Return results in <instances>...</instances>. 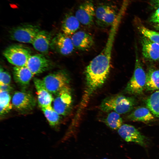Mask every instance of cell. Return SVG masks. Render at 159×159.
Segmentation results:
<instances>
[{"label": "cell", "instance_id": "6da1fadb", "mask_svg": "<svg viewBox=\"0 0 159 159\" xmlns=\"http://www.w3.org/2000/svg\"><path fill=\"white\" fill-rule=\"evenodd\" d=\"M116 19L111 26L105 45L99 54L95 57L85 70L86 85L85 91L91 95L105 83L109 74L112 49L119 25Z\"/></svg>", "mask_w": 159, "mask_h": 159}, {"label": "cell", "instance_id": "7a4b0ae2", "mask_svg": "<svg viewBox=\"0 0 159 159\" xmlns=\"http://www.w3.org/2000/svg\"><path fill=\"white\" fill-rule=\"evenodd\" d=\"M135 100L132 97L122 95L110 96L105 99L100 107L103 111L112 110L120 114H123L130 111L135 104Z\"/></svg>", "mask_w": 159, "mask_h": 159}, {"label": "cell", "instance_id": "3957f363", "mask_svg": "<svg viewBox=\"0 0 159 159\" xmlns=\"http://www.w3.org/2000/svg\"><path fill=\"white\" fill-rule=\"evenodd\" d=\"M136 52L134 71L127 84L125 90L129 94L138 95L142 94L145 89L146 74L143 67L137 52Z\"/></svg>", "mask_w": 159, "mask_h": 159}, {"label": "cell", "instance_id": "277c9868", "mask_svg": "<svg viewBox=\"0 0 159 159\" xmlns=\"http://www.w3.org/2000/svg\"><path fill=\"white\" fill-rule=\"evenodd\" d=\"M3 54L9 62L16 67L26 66L32 56L30 49L21 44H14L8 47Z\"/></svg>", "mask_w": 159, "mask_h": 159}, {"label": "cell", "instance_id": "5b68a950", "mask_svg": "<svg viewBox=\"0 0 159 159\" xmlns=\"http://www.w3.org/2000/svg\"><path fill=\"white\" fill-rule=\"evenodd\" d=\"M42 81L47 90L55 95L69 85L70 79L66 72L60 70L49 74Z\"/></svg>", "mask_w": 159, "mask_h": 159}, {"label": "cell", "instance_id": "8992f818", "mask_svg": "<svg viewBox=\"0 0 159 159\" xmlns=\"http://www.w3.org/2000/svg\"><path fill=\"white\" fill-rule=\"evenodd\" d=\"M40 30L38 26L25 24L13 28L10 32L11 39L23 43L32 44L36 35Z\"/></svg>", "mask_w": 159, "mask_h": 159}, {"label": "cell", "instance_id": "52a82bcc", "mask_svg": "<svg viewBox=\"0 0 159 159\" xmlns=\"http://www.w3.org/2000/svg\"><path fill=\"white\" fill-rule=\"evenodd\" d=\"M12 105L17 111L24 113L32 110L35 106L36 101L31 92L26 91H17L12 96Z\"/></svg>", "mask_w": 159, "mask_h": 159}, {"label": "cell", "instance_id": "ba28073f", "mask_svg": "<svg viewBox=\"0 0 159 159\" xmlns=\"http://www.w3.org/2000/svg\"><path fill=\"white\" fill-rule=\"evenodd\" d=\"M55 95L53 100V108L60 115H67L71 109L72 102L69 85L63 88Z\"/></svg>", "mask_w": 159, "mask_h": 159}, {"label": "cell", "instance_id": "9c48e42d", "mask_svg": "<svg viewBox=\"0 0 159 159\" xmlns=\"http://www.w3.org/2000/svg\"><path fill=\"white\" fill-rule=\"evenodd\" d=\"M117 17L115 8L110 4H102L98 6L96 9L95 21L100 26H111Z\"/></svg>", "mask_w": 159, "mask_h": 159}, {"label": "cell", "instance_id": "30bf717a", "mask_svg": "<svg viewBox=\"0 0 159 159\" xmlns=\"http://www.w3.org/2000/svg\"><path fill=\"white\" fill-rule=\"evenodd\" d=\"M117 132L120 136L126 142L135 143L143 146L146 145V138L132 125H122Z\"/></svg>", "mask_w": 159, "mask_h": 159}, {"label": "cell", "instance_id": "8fae6325", "mask_svg": "<svg viewBox=\"0 0 159 159\" xmlns=\"http://www.w3.org/2000/svg\"><path fill=\"white\" fill-rule=\"evenodd\" d=\"M95 10L92 2L90 0L87 1L78 6L75 15L80 23L89 26L94 22Z\"/></svg>", "mask_w": 159, "mask_h": 159}, {"label": "cell", "instance_id": "7c38bea8", "mask_svg": "<svg viewBox=\"0 0 159 159\" xmlns=\"http://www.w3.org/2000/svg\"><path fill=\"white\" fill-rule=\"evenodd\" d=\"M69 36L63 32L58 33L52 39L50 46L62 55L70 54L74 47Z\"/></svg>", "mask_w": 159, "mask_h": 159}, {"label": "cell", "instance_id": "4fadbf2b", "mask_svg": "<svg viewBox=\"0 0 159 159\" xmlns=\"http://www.w3.org/2000/svg\"><path fill=\"white\" fill-rule=\"evenodd\" d=\"M26 66L34 75L47 70L50 66V62L43 54H37L32 55Z\"/></svg>", "mask_w": 159, "mask_h": 159}, {"label": "cell", "instance_id": "5bb4252c", "mask_svg": "<svg viewBox=\"0 0 159 159\" xmlns=\"http://www.w3.org/2000/svg\"><path fill=\"white\" fill-rule=\"evenodd\" d=\"M34 82L37 91L38 104L42 108L51 106L53 100L52 94L45 87L42 80L35 78Z\"/></svg>", "mask_w": 159, "mask_h": 159}, {"label": "cell", "instance_id": "9a60e30c", "mask_svg": "<svg viewBox=\"0 0 159 159\" xmlns=\"http://www.w3.org/2000/svg\"><path fill=\"white\" fill-rule=\"evenodd\" d=\"M71 38L74 48L81 50H87L93 45L94 41L92 36L83 31H77Z\"/></svg>", "mask_w": 159, "mask_h": 159}, {"label": "cell", "instance_id": "2e32d148", "mask_svg": "<svg viewBox=\"0 0 159 159\" xmlns=\"http://www.w3.org/2000/svg\"><path fill=\"white\" fill-rule=\"evenodd\" d=\"M142 53L143 57L150 61H156L159 57V44L143 36L141 39Z\"/></svg>", "mask_w": 159, "mask_h": 159}, {"label": "cell", "instance_id": "e0dca14e", "mask_svg": "<svg viewBox=\"0 0 159 159\" xmlns=\"http://www.w3.org/2000/svg\"><path fill=\"white\" fill-rule=\"evenodd\" d=\"M52 40L49 32L45 30H40L32 44L36 50L42 54H45L49 51Z\"/></svg>", "mask_w": 159, "mask_h": 159}, {"label": "cell", "instance_id": "ac0fdd59", "mask_svg": "<svg viewBox=\"0 0 159 159\" xmlns=\"http://www.w3.org/2000/svg\"><path fill=\"white\" fill-rule=\"evenodd\" d=\"M13 74L15 82L23 87L28 85L34 75L26 66H14L13 69Z\"/></svg>", "mask_w": 159, "mask_h": 159}, {"label": "cell", "instance_id": "d6986e66", "mask_svg": "<svg viewBox=\"0 0 159 159\" xmlns=\"http://www.w3.org/2000/svg\"><path fill=\"white\" fill-rule=\"evenodd\" d=\"M80 22L71 12L67 13L62 22L61 29L62 32L70 36L77 32L80 26Z\"/></svg>", "mask_w": 159, "mask_h": 159}, {"label": "cell", "instance_id": "ffe728a7", "mask_svg": "<svg viewBox=\"0 0 159 159\" xmlns=\"http://www.w3.org/2000/svg\"><path fill=\"white\" fill-rule=\"evenodd\" d=\"M154 115L147 107H140L133 110L127 116L130 120L143 122H148L154 119Z\"/></svg>", "mask_w": 159, "mask_h": 159}, {"label": "cell", "instance_id": "44dd1931", "mask_svg": "<svg viewBox=\"0 0 159 159\" xmlns=\"http://www.w3.org/2000/svg\"><path fill=\"white\" fill-rule=\"evenodd\" d=\"M145 89L147 91L159 90V69H150L148 71Z\"/></svg>", "mask_w": 159, "mask_h": 159}, {"label": "cell", "instance_id": "7402d4cb", "mask_svg": "<svg viewBox=\"0 0 159 159\" xmlns=\"http://www.w3.org/2000/svg\"><path fill=\"white\" fill-rule=\"evenodd\" d=\"M145 102L147 107L153 115L159 118V90L152 94Z\"/></svg>", "mask_w": 159, "mask_h": 159}, {"label": "cell", "instance_id": "603a6c76", "mask_svg": "<svg viewBox=\"0 0 159 159\" xmlns=\"http://www.w3.org/2000/svg\"><path fill=\"white\" fill-rule=\"evenodd\" d=\"M11 96L9 92L0 91V112L1 115L8 112L12 109V105L10 103Z\"/></svg>", "mask_w": 159, "mask_h": 159}, {"label": "cell", "instance_id": "cb8c5ba5", "mask_svg": "<svg viewBox=\"0 0 159 159\" xmlns=\"http://www.w3.org/2000/svg\"><path fill=\"white\" fill-rule=\"evenodd\" d=\"M42 110L49 125L52 127L57 126L59 122L60 115H59L51 106Z\"/></svg>", "mask_w": 159, "mask_h": 159}, {"label": "cell", "instance_id": "d4e9b609", "mask_svg": "<svg viewBox=\"0 0 159 159\" xmlns=\"http://www.w3.org/2000/svg\"><path fill=\"white\" fill-rule=\"evenodd\" d=\"M105 122L106 125L110 128L116 130L122 125V120L120 114L113 111L108 115Z\"/></svg>", "mask_w": 159, "mask_h": 159}, {"label": "cell", "instance_id": "484cf974", "mask_svg": "<svg viewBox=\"0 0 159 159\" xmlns=\"http://www.w3.org/2000/svg\"><path fill=\"white\" fill-rule=\"evenodd\" d=\"M140 32L145 36L152 42L159 44V32L148 29L141 25L138 27Z\"/></svg>", "mask_w": 159, "mask_h": 159}, {"label": "cell", "instance_id": "4316f807", "mask_svg": "<svg viewBox=\"0 0 159 159\" xmlns=\"http://www.w3.org/2000/svg\"><path fill=\"white\" fill-rule=\"evenodd\" d=\"M0 84L10 85L11 78L9 73L1 67H0Z\"/></svg>", "mask_w": 159, "mask_h": 159}, {"label": "cell", "instance_id": "83f0119b", "mask_svg": "<svg viewBox=\"0 0 159 159\" xmlns=\"http://www.w3.org/2000/svg\"><path fill=\"white\" fill-rule=\"evenodd\" d=\"M150 21L156 24H159V7L152 14Z\"/></svg>", "mask_w": 159, "mask_h": 159}, {"label": "cell", "instance_id": "f1b7e54d", "mask_svg": "<svg viewBox=\"0 0 159 159\" xmlns=\"http://www.w3.org/2000/svg\"><path fill=\"white\" fill-rule=\"evenodd\" d=\"M13 88L8 84H0V91H4L9 92L12 91Z\"/></svg>", "mask_w": 159, "mask_h": 159}, {"label": "cell", "instance_id": "f546056e", "mask_svg": "<svg viewBox=\"0 0 159 159\" xmlns=\"http://www.w3.org/2000/svg\"><path fill=\"white\" fill-rule=\"evenodd\" d=\"M154 4H155V6L159 7V0H154Z\"/></svg>", "mask_w": 159, "mask_h": 159}, {"label": "cell", "instance_id": "4dcf8cb0", "mask_svg": "<svg viewBox=\"0 0 159 159\" xmlns=\"http://www.w3.org/2000/svg\"><path fill=\"white\" fill-rule=\"evenodd\" d=\"M154 27L157 30L159 31V24H155L154 26Z\"/></svg>", "mask_w": 159, "mask_h": 159}, {"label": "cell", "instance_id": "1f68e13d", "mask_svg": "<svg viewBox=\"0 0 159 159\" xmlns=\"http://www.w3.org/2000/svg\"><path fill=\"white\" fill-rule=\"evenodd\" d=\"M158 61H159V58H158Z\"/></svg>", "mask_w": 159, "mask_h": 159}, {"label": "cell", "instance_id": "d6a6232c", "mask_svg": "<svg viewBox=\"0 0 159 159\" xmlns=\"http://www.w3.org/2000/svg\"><path fill=\"white\" fill-rule=\"evenodd\" d=\"M107 159L105 158V159Z\"/></svg>", "mask_w": 159, "mask_h": 159}]
</instances>
